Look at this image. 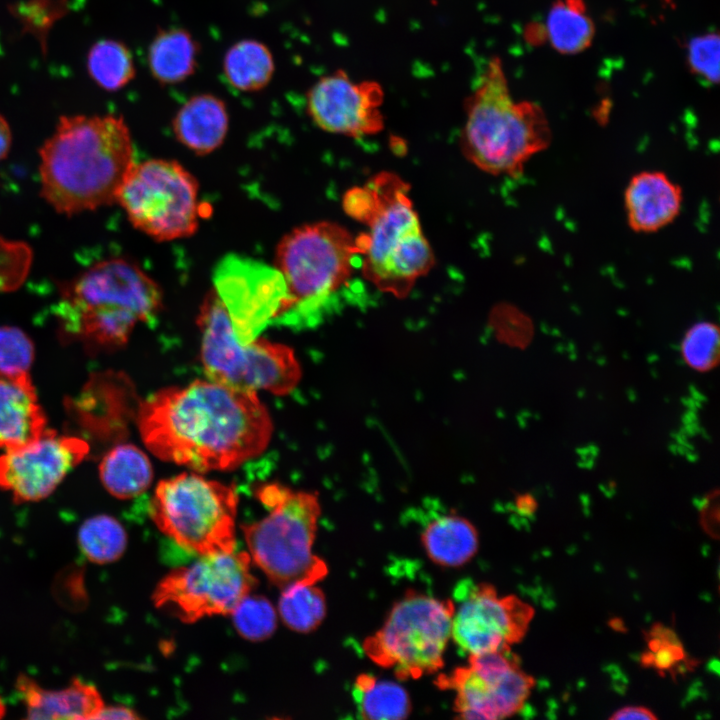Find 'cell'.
Listing matches in <instances>:
<instances>
[{
  "mask_svg": "<svg viewBox=\"0 0 720 720\" xmlns=\"http://www.w3.org/2000/svg\"><path fill=\"white\" fill-rule=\"evenodd\" d=\"M719 35L707 33L688 45V64L693 73L711 84L719 81Z\"/></svg>",
  "mask_w": 720,
  "mask_h": 720,
  "instance_id": "34",
  "label": "cell"
},
{
  "mask_svg": "<svg viewBox=\"0 0 720 720\" xmlns=\"http://www.w3.org/2000/svg\"><path fill=\"white\" fill-rule=\"evenodd\" d=\"M525 34L527 41L534 45H538L542 43L543 40L547 39L545 26H542L539 23L530 24L527 27Z\"/></svg>",
  "mask_w": 720,
  "mask_h": 720,
  "instance_id": "41",
  "label": "cell"
},
{
  "mask_svg": "<svg viewBox=\"0 0 720 720\" xmlns=\"http://www.w3.org/2000/svg\"><path fill=\"white\" fill-rule=\"evenodd\" d=\"M515 506L520 514L529 516L536 511L537 502L530 494H520L515 500Z\"/></svg>",
  "mask_w": 720,
  "mask_h": 720,
  "instance_id": "40",
  "label": "cell"
},
{
  "mask_svg": "<svg viewBox=\"0 0 720 720\" xmlns=\"http://www.w3.org/2000/svg\"><path fill=\"white\" fill-rule=\"evenodd\" d=\"M237 507L232 485L183 473L157 484L149 514L163 534L200 556L235 550Z\"/></svg>",
  "mask_w": 720,
  "mask_h": 720,
  "instance_id": "9",
  "label": "cell"
},
{
  "mask_svg": "<svg viewBox=\"0 0 720 720\" xmlns=\"http://www.w3.org/2000/svg\"><path fill=\"white\" fill-rule=\"evenodd\" d=\"M6 713V706L3 700L0 697V718H2Z\"/></svg>",
  "mask_w": 720,
  "mask_h": 720,
  "instance_id": "42",
  "label": "cell"
},
{
  "mask_svg": "<svg viewBox=\"0 0 720 720\" xmlns=\"http://www.w3.org/2000/svg\"><path fill=\"white\" fill-rule=\"evenodd\" d=\"M88 452L83 439L47 429L37 440L0 455V488L15 502L43 500Z\"/></svg>",
  "mask_w": 720,
  "mask_h": 720,
  "instance_id": "15",
  "label": "cell"
},
{
  "mask_svg": "<svg viewBox=\"0 0 720 720\" xmlns=\"http://www.w3.org/2000/svg\"><path fill=\"white\" fill-rule=\"evenodd\" d=\"M545 30L552 47L568 55L587 49L595 34L584 0H555L548 13Z\"/></svg>",
  "mask_w": 720,
  "mask_h": 720,
  "instance_id": "26",
  "label": "cell"
},
{
  "mask_svg": "<svg viewBox=\"0 0 720 720\" xmlns=\"http://www.w3.org/2000/svg\"><path fill=\"white\" fill-rule=\"evenodd\" d=\"M352 695L362 719L399 720L411 712L409 694L400 684L371 674L357 676Z\"/></svg>",
  "mask_w": 720,
  "mask_h": 720,
  "instance_id": "25",
  "label": "cell"
},
{
  "mask_svg": "<svg viewBox=\"0 0 720 720\" xmlns=\"http://www.w3.org/2000/svg\"><path fill=\"white\" fill-rule=\"evenodd\" d=\"M275 63L270 49L262 42L244 39L225 53L223 74L226 81L242 92H257L271 81Z\"/></svg>",
  "mask_w": 720,
  "mask_h": 720,
  "instance_id": "24",
  "label": "cell"
},
{
  "mask_svg": "<svg viewBox=\"0 0 720 720\" xmlns=\"http://www.w3.org/2000/svg\"><path fill=\"white\" fill-rule=\"evenodd\" d=\"M466 120L460 147L480 170L517 177L526 163L551 144L552 132L542 107L515 101L499 57H492L475 89L464 101Z\"/></svg>",
  "mask_w": 720,
  "mask_h": 720,
  "instance_id": "6",
  "label": "cell"
},
{
  "mask_svg": "<svg viewBox=\"0 0 720 720\" xmlns=\"http://www.w3.org/2000/svg\"><path fill=\"white\" fill-rule=\"evenodd\" d=\"M327 603L323 591L312 583H297L282 589L277 613L291 630L309 633L323 622Z\"/></svg>",
  "mask_w": 720,
  "mask_h": 720,
  "instance_id": "28",
  "label": "cell"
},
{
  "mask_svg": "<svg viewBox=\"0 0 720 720\" xmlns=\"http://www.w3.org/2000/svg\"><path fill=\"white\" fill-rule=\"evenodd\" d=\"M32 260L33 252L29 244L0 236V293L15 291L23 285Z\"/></svg>",
  "mask_w": 720,
  "mask_h": 720,
  "instance_id": "33",
  "label": "cell"
},
{
  "mask_svg": "<svg viewBox=\"0 0 720 720\" xmlns=\"http://www.w3.org/2000/svg\"><path fill=\"white\" fill-rule=\"evenodd\" d=\"M383 101L384 90L378 82H357L345 70H335L307 91L306 110L322 130L361 138L383 130Z\"/></svg>",
  "mask_w": 720,
  "mask_h": 720,
  "instance_id": "16",
  "label": "cell"
},
{
  "mask_svg": "<svg viewBox=\"0 0 720 720\" xmlns=\"http://www.w3.org/2000/svg\"><path fill=\"white\" fill-rule=\"evenodd\" d=\"M116 202L136 229L158 241L191 236L199 225L198 182L177 161L135 163Z\"/></svg>",
  "mask_w": 720,
  "mask_h": 720,
  "instance_id": "11",
  "label": "cell"
},
{
  "mask_svg": "<svg viewBox=\"0 0 720 720\" xmlns=\"http://www.w3.org/2000/svg\"><path fill=\"white\" fill-rule=\"evenodd\" d=\"M12 144V133L7 120L0 114V161L8 155Z\"/></svg>",
  "mask_w": 720,
  "mask_h": 720,
  "instance_id": "39",
  "label": "cell"
},
{
  "mask_svg": "<svg viewBox=\"0 0 720 720\" xmlns=\"http://www.w3.org/2000/svg\"><path fill=\"white\" fill-rule=\"evenodd\" d=\"M104 488L118 499H133L143 494L153 480V468L147 455L133 444L114 446L99 464Z\"/></svg>",
  "mask_w": 720,
  "mask_h": 720,
  "instance_id": "23",
  "label": "cell"
},
{
  "mask_svg": "<svg viewBox=\"0 0 720 720\" xmlns=\"http://www.w3.org/2000/svg\"><path fill=\"white\" fill-rule=\"evenodd\" d=\"M140 717L137 715V713L132 710L129 707L122 706V705H110L104 706L99 710L97 713L95 719H104V720H133V719H139Z\"/></svg>",
  "mask_w": 720,
  "mask_h": 720,
  "instance_id": "38",
  "label": "cell"
},
{
  "mask_svg": "<svg viewBox=\"0 0 720 720\" xmlns=\"http://www.w3.org/2000/svg\"><path fill=\"white\" fill-rule=\"evenodd\" d=\"M77 540L80 551L89 561L108 564L124 554L128 535L116 518L107 514H98L81 524Z\"/></svg>",
  "mask_w": 720,
  "mask_h": 720,
  "instance_id": "29",
  "label": "cell"
},
{
  "mask_svg": "<svg viewBox=\"0 0 720 720\" xmlns=\"http://www.w3.org/2000/svg\"><path fill=\"white\" fill-rule=\"evenodd\" d=\"M251 558L246 552L200 555L190 565L176 568L154 589L152 600L185 623L213 615H229L255 588Z\"/></svg>",
  "mask_w": 720,
  "mask_h": 720,
  "instance_id": "12",
  "label": "cell"
},
{
  "mask_svg": "<svg viewBox=\"0 0 720 720\" xmlns=\"http://www.w3.org/2000/svg\"><path fill=\"white\" fill-rule=\"evenodd\" d=\"M719 328L710 321H699L690 326L680 342V354L686 365L707 372L719 360Z\"/></svg>",
  "mask_w": 720,
  "mask_h": 720,
  "instance_id": "31",
  "label": "cell"
},
{
  "mask_svg": "<svg viewBox=\"0 0 720 720\" xmlns=\"http://www.w3.org/2000/svg\"><path fill=\"white\" fill-rule=\"evenodd\" d=\"M34 344L29 335L15 326H0V377L30 376Z\"/></svg>",
  "mask_w": 720,
  "mask_h": 720,
  "instance_id": "32",
  "label": "cell"
},
{
  "mask_svg": "<svg viewBox=\"0 0 720 720\" xmlns=\"http://www.w3.org/2000/svg\"><path fill=\"white\" fill-rule=\"evenodd\" d=\"M87 68L97 86L110 92L122 89L136 75L131 51L123 42L113 39L100 40L90 48Z\"/></svg>",
  "mask_w": 720,
  "mask_h": 720,
  "instance_id": "27",
  "label": "cell"
},
{
  "mask_svg": "<svg viewBox=\"0 0 720 720\" xmlns=\"http://www.w3.org/2000/svg\"><path fill=\"white\" fill-rule=\"evenodd\" d=\"M435 684L454 692L456 718L496 720L520 712L535 679L509 650L471 655L467 665L439 675Z\"/></svg>",
  "mask_w": 720,
  "mask_h": 720,
  "instance_id": "13",
  "label": "cell"
},
{
  "mask_svg": "<svg viewBox=\"0 0 720 720\" xmlns=\"http://www.w3.org/2000/svg\"><path fill=\"white\" fill-rule=\"evenodd\" d=\"M609 719L614 720H653L657 716L648 708L643 706H625L616 710Z\"/></svg>",
  "mask_w": 720,
  "mask_h": 720,
  "instance_id": "37",
  "label": "cell"
},
{
  "mask_svg": "<svg viewBox=\"0 0 720 720\" xmlns=\"http://www.w3.org/2000/svg\"><path fill=\"white\" fill-rule=\"evenodd\" d=\"M39 156L40 195L66 216L116 203L136 163L129 128L115 115L60 117Z\"/></svg>",
  "mask_w": 720,
  "mask_h": 720,
  "instance_id": "2",
  "label": "cell"
},
{
  "mask_svg": "<svg viewBox=\"0 0 720 720\" xmlns=\"http://www.w3.org/2000/svg\"><path fill=\"white\" fill-rule=\"evenodd\" d=\"M683 191L665 172L644 170L634 174L624 191V210L631 230L654 233L679 216Z\"/></svg>",
  "mask_w": 720,
  "mask_h": 720,
  "instance_id": "17",
  "label": "cell"
},
{
  "mask_svg": "<svg viewBox=\"0 0 720 720\" xmlns=\"http://www.w3.org/2000/svg\"><path fill=\"white\" fill-rule=\"evenodd\" d=\"M176 139L198 155H206L220 147L229 128L225 102L210 93L189 98L172 121Z\"/></svg>",
  "mask_w": 720,
  "mask_h": 720,
  "instance_id": "20",
  "label": "cell"
},
{
  "mask_svg": "<svg viewBox=\"0 0 720 720\" xmlns=\"http://www.w3.org/2000/svg\"><path fill=\"white\" fill-rule=\"evenodd\" d=\"M343 208L368 227L359 234L364 247L362 276L383 292L406 296L434 265L408 183L394 173L381 172L364 186L347 191Z\"/></svg>",
  "mask_w": 720,
  "mask_h": 720,
  "instance_id": "5",
  "label": "cell"
},
{
  "mask_svg": "<svg viewBox=\"0 0 720 720\" xmlns=\"http://www.w3.org/2000/svg\"><path fill=\"white\" fill-rule=\"evenodd\" d=\"M58 292L55 314L62 337L90 352L120 348L136 325L151 321L162 304L158 284L121 257L98 261L58 282Z\"/></svg>",
  "mask_w": 720,
  "mask_h": 720,
  "instance_id": "4",
  "label": "cell"
},
{
  "mask_svg": "<svg viewBox=\"0 0 720 720\" xmlns=\"http://www.w3.org/2000/svg\"><path fill=\"white\" fill-rule=\"evenodd\" d=\"M649 637L650 652L642 656V664L664 671L684 659V650L673 631L655 625L649 632Z\"/></svg>",
  "mask_w": 720,
  "mask_h": 720,
  "instance_id": "35",
  "label": "cell"
},
{
  "mask_svg": "<svg viewBox=\"0 0 720 720\" xmlns=\"http://www.w3.org/2000/svg\"><path fill=\"white\" fill-rule=\"evenodd\" d=\"M47 429L31 377H0V448L5 451L25 446Z\"/></svg>",
  "mask_w": 720,
  "mask_h": 720,
  "instance_id": "19",
  "label": "cell"
},
{
  "mask_svg": "<svg viewBox=\"0 0 720 720\" xmlns=\"http://www.w3.org/2000/svg\"><path fill=\"white\" fill-rule=\"evenodd\" d=\"M718 497L716 495H709L704 499V503L701 510V524L703 529L711 537H718Z\"/></svg>",
  "mask_w": 720,
  "mask_h": 720,
  "instance_id": "36",
  "label": "cell"
},
{
  "mask_svg": "<svg viewBox=\"0 0 720 720\" xmlns=\"http://www.w3.org/2000/svg\"><path fill=\"white\" fill-rule=\"evenodd\" d=\"M451 639L468 656L509 651L528 631L534 609L489 583L462 580L453 593Z\"/></svg>",
  "mask_w": 720,
  "mask_h": 720,
  "instance_id": "14",
  "label": "cell"
},
{
  "mask_svg": "<svg viewBox=\"0 0 720 720\" xmlns=\"http://www.w3.org/2000/svg\"><path fill=\"white\" fill-rule=\"evenodd\" d=\"M201 360L208 379L238 389L284 395L300 376L294 352L286 345L254 338L241 342L213 289L200 307Z\"/></svg>",
  "mask_w": 720,
  "mask_h": 720,
  "instance_id": "8",
  "label": "cell"
},
{
  "mask_svg": "<svg viewBox=\"0 0 720 720\" xmlns=\"http://www.w3.org/2000/svg\"><path fill=\"white\" fill-rule=\"evenodd\" d=\"M420 540L427 557L445 568H458L467 564L479 547L475 526L454 512L428 510Z\"/></svg>",
  "mask_w": 720,
  "mask_h": 720,
  "instance_id": "21",
  "label": "cell"
},
{
  "mask_svg": "<svg viewBox=\"0 0 720 720\" xmlns=\"http://www.w3.org/2000/svg\"><path fill=\"white\" fill-rule=\"evenodd\" d=\"M363 253L358 236L334 222L304 224L287 233L275 252L284 292L277 326L315 327L361 297L362 284L352 280Z\"/></svg>",
  "mask_w": 720,
  "mask_h": 720,
  "instance_id": "3",
  "label": "cell"
},
{
  "mask_svg": "<svg viewBox=\"0 0 720 720\" xmlns=\"http://www.w3.org/2000/svg\"><path fill=\"white\" fill-rule=\"evenodd\" d=\"M16 691L24 703L26 718L33 720L95 719L104 706L98 689L81 679H73L66 687L51 690L21 674L16 680Z\"/></svg>",
  "mask_w": 720,
  "mask_h": 720,
  "instance_id": "18",
  "label": "cell"
},
{
  "mask_svg": "<svg viewBox=\"0 0 720 720\" xmlns=\"http://www.w3.org/2000/svg\"><path fill=\"white\" fill-rule=\"evenodd\" d=\"M200 45L181 27L160 29L148 49V66L161 85H174L188 79L198 66Z\"/></svg>",
  "mask_w": 720,
  "mask_h": 720,
  "instance_id": "22",
  "label": "cell"
},
{
  "mask_svg": "<svg viewBox=\"0 0 720 720\" xmlns=\"http://www.w3.org/2000/svg\"><path fill=\"white\" fill-rule=\"evenodd\" d=\"M453 610L452 599L410 589L394 602L381 628L364 640L363 650L399 680L435 673L444 666Z\"/></svg>",
  "mask_w": 720,
  "mask_h": 720,
  "instance_id": "10",
  "label": "cell"
},
{
  "mask_svg": "<svg viewBox=\"0 0 720 720\" xmlns=\"http://www.w3.org/2000/svg\"><path fill=\"white\" fill-rule=\"evenodd\" d=\"M256 497L268 514L242 526L251 561L281 590L321 581L328 567L313 551L321 514L318 497L277 482L259 485Z\"/></svg>",
  "mask_w": 720,
  "mask_h": 720,
  "instance_id": "7",
  "label": "cell"
},
{
  "mask_svg": "<svg viewBox=\"0 0 720 720\" xmlns=\"http://www.w3.org/2000/svg\"><path fill=\"white\" fill-rule=\"evenodd\" d=\"M136 421L151 453L195 471L240 466L266 449L273 430L255 391L210 379L151 394Z\"/></svg>",
  "mask_w": 720,
  "mask_h": 720,
  "instance_id": "1",
  "label": "cell"
},
{
  "mask_svg": "<svg viewBox=\"0 0 720 720\" xmlns=\"http://www.w3.org/2000/svg\"><path fill=\"white\" fill-rule=\"evenodd\" d=\"M234 628L249 641H263L271 637L277 627V610L264 596H245L230 613Z\"/></svg>",
  "mask_w": 720,
  "mask_h": 720,
  "instance_id": "30",
  "label": "cell"
}]
</instances>
